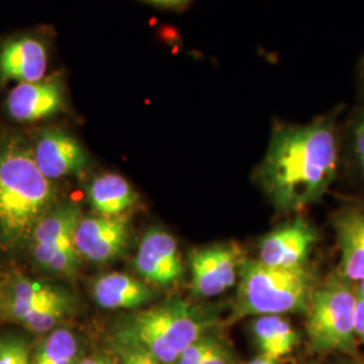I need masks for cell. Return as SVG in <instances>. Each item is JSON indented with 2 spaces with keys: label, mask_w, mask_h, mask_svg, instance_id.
I'll return each instance as SVG.
<instances>
[{
  "label": "cell",
  "mask_w": 364,
  "mask_h": 364,
  "mask_svg": "<svg viewBox=\"0 0 364 364\" xmlns=\"http://www.w3.org/2000/svg\"><path fill=\"white\" fill-rule=\"evenodd\" d=\"M129 219L120 216L81 218L75 232V246L87 259L103 263L115 259L127 246Z\"/></svg>",
  "instance_id": "9"
},
{
  "label": "cell",
  "mask_w": 364,
  "mask_h": 364,
  "mask_svg": "<svg viewBox=\"0 0 364 364\" xmlns=\"http://www.w3.org/2000/svg\"><path fill=\"white\" fill-rule=\"evenodd\" d=\"M120 346L123 348L122 364H164L142 347L126 343H120Z\"/></svg>",
  "instance_id": "25"
},
{
  "label": "cell",
  "mask_w": 364,
  "mask_h": 364,
  "mask_svg": "<svg viewBox=\"0 0 364 364\" xmlns=\"http://www.w3.org/2000/svg\"><path fill=\"white\" fill-rule=\"evenodd\" d=\"M33 254L43 269L61 275L76 273L81 259L75 240L54 246H33Z\"/></svg>",
  "instance_id": "20"
},
{
  "label": "cell",
  "mask_w": 364,
  "mask_h": 364,
  "mask_svg": "<svg viewBox=\"0 0 364 364\" xmlns=\"http://www.w3.org/2000/svg\"><path fill=\"white\" fill-rule=\"evenodd\" d=\"M6 109L11 119L21 123L54 117L65 109L64 84L60 76L16 84L7 95Z\"/></svg>",
  "instance_id": "8"
},
{
  "label": "cell",
  "mask_w": 364,
  "mask_h": 364,
  "mask_svg": "<svg viewBox=\"0 0 364 364\" xmlns=\"http://www.w3.org/2000/svg\"><path fill=\"white\" fill-rule=\"evenodd\" d=\"M351 150L355 164L364 174V112L352 127Z\"/></svg>",
  "instance_id": "24"
},
{
  "label": "cell",
  "mask_w": 364,
  "mask_h": 364,
  "mask_svg": "<svg viewBox=\"0 0 364 364\" xmlns=\"http://www.w3.org/2000/svg\"><path fill=\"white\" fill-rule=\"evenodd\" d=\"M201 364H230V358L228 353L224 351V348L218 343H215V346L207 353Z\"/></svg>",
  "instance_id": "26"
},
{
  "label": "cell",
  "mask_w": 364,
  "mask_h": 364,
  "mask_svg": "<svg viewBox=\"0 0 364 364\" xmlns=\"http://www.w3.org/2000/svg\"><path fill=\"white\" fill-rule=\"evenodd\" d=\"M355 332L356 338L364 343V299H358L356 314H355Z\"/></svg>",
  "instance_id": "27"
},
{
  "label": "cell",
  "mask_w": 364,
  "mask_h": 364,
  "mask_svg": "<svg viewBox=\"0 0 364 364\" xmlns=\"http://www.w3.org/2000/svg\"><path fill=\"white\" fill-rule=\"evenodd\" d=\"M317 239L312 225L304 219H297L260 240L259 260L273 267H302Z\"/></svg>",
  "instance_id": "11"
},
{
  "label": "cell",
  "mask_w": 364,
  "mask_h": 364,
  "mask_svg": "<svg viewBox=\"0 0 364 364\" xmlns=\"http://www.w3.org/2000/svg\"><path fill=\"white\" fill-rule=\"evenodd\" d=\"M149 3H153L159 7H168V9H176V7H181L185 3H188L189 0H146Z\"/></svg>",
  "instance_id": "28"
},
{
  "label": "cell",
  "mask_w": 364,
  "mask_h": 364,
  "mask_svg": "<svg viewBox=\"0 0 364 364\" xmlns=\"http://www.w3.org/2000/svg\"><path fill=\"white\" fill-rule=\"evenodd\" d=\"M55 204L57 188L38 169L31 144L19 134L0 132V248L26 247Z\"/></svg>",
  "instance_id": "2"
},
{
  "label": "cell",
  "mask_w": 364,
  "mask_h": 364,
  "mask_svg": "<svg viewBox=\"0 0 364 364\" xmlns=\"http://www.w3.org/2000/svg\"><path fill=\"white\" fill-rule=\"evenodd\" d=\"M90 203L100 216H120L132 208L138 195L124 177L105 173L93 178L88 189Z\"/></svg>",
  "instance_id": "16"
},
{
  "label": "cell",
  "mask_w": 364,
  "mask_h": 364,
  "mask_svg": "<svg viewBox=\"0 0 364 364\" xmlns=\"http://www.w3.org/2000/svg\"><path fill=\"white\" fill-rule=\"evenodd\" d=\"M247 364H275V362L262 356V358H258V359H255V360H252V362H250V363Z\"/></svg>",
  "instance_id": "30"
},
{
  "label": "cell",
  "mask_w": 364,
  "mask_h": 364,
  "mask_svg": "<svg viewBox=\"0 0 364 364\" xmlns=\"http://www.w3.org/2000/svg\"><path fill=\"white\" fill-rule=\"evenodd\" d=\"M76 364H112V362L105 359L103 356H91V358H85V359L80 360Z\"/></svg>",
  "instance_id": "29"
},
{
  "label": "cell",
  "mask_w": 364,
  "mask_h": 364,
  "mask_svg": "<svg viewBox=\"0 0 364 364\" xmlns=\"http://www.w3.org/2000/svg\"><path fill=\"white\" fill-rule=\"evenodd\" d=\"M242 263V251L235 243L195 250L189 257L193 294L200 299L220 296L234 285Z\"/></svg>",
  "instance_id": "6"
},
{
  "label": "cell",
  "mask_w": 364,
  "mask_h": 364,
  "mask_svg": "<svg viewBox=\"0 0 364 364\" xmlns=\"http://www.w3.org/2000/svg\"><path fill=\"white\" fill-rule=\"evenodd\" d=\"M93 296L105 309H136L153 299L154 291L130 275L112 273L95 282Z\"/></svg>",
  "instance_id": "15"
},
{
  "label": "cell",
  "mask_w": 364,
  "mask_h": 364,
  "mask_svg": "<svg viewBox=\"0 0 364 364\" xmlns=\"http://www.w3.org/2000/svg\"><path fill=\"white\" fill-rule=\"evenodd\" d=\"M72 308V299L69 294L63 296L60 299H53L52 302L43 305L42 308L31 313L28 317L23 320V326L28 331L36 333H43L53 329V326H57Z\"/></svg>",
  "instance_id": "21"
},
{
  "label": "cell",
  "mask_w": 364,
  "mask_h": 364,
  "mask_svg": "<svg viewBox=\"0 0 364 364\" xmlns=\"http://www.w3.org/2000/svg\"><path fill=\"white\" fill-rule=\"evenodd\" d=\"M362 80H363V88H364V64L362 66Z\"/></svg>",
  "instance_id": "32"
},
{
  "label": "cell",
  "mask_w": 364,
  "mask_h": 364,
  "mask_svg": "<svg viewBox=\"0 0 364 364\" xmlns=\"http://www.w3.org/2000/svg\"><path fill=\"white\" fill-rule=\"evenodd\" d=\"M213 346V340L201 338L182 352L176 364H201Z\"/></svg>",
  "instance_id": "23"
},
{
  "label": "cell",
  "mask_w": 364,
  "mask_h": 364,
  "mask_svg": "<svg viewBox=\"0 0 364 364\" xmlns=\"http://www.w3.org/2000/svg\"><path fill=\"white\" fill-rule=\"evenodd\" d=\"M338 165L335 123L321 117L308 124L275 127L257 177L274 207L293 213L323 197L336 177Z\"/></svg>",
  "instance_id": "1"
},
{
  "label": "cell",
  "mask_w": 364,
  "mask_h": 364,
  "mask_svg": "<svg viewBox=\"0 0 364 364\" xmlns=\"http://www.w3.org/2000/svg\"><path fill=\"white\" fill-rule=\"evenodd\" d=\"M252 333L262 356L278 360L297 347L299 333L279 314L259 316L252 324Z\"/></svg>",
  "instance_id": "17"
},
{
  "label": "cell",
  "mask_w": 364,
  "mask_h": 364,
  "mask_svg": "<svg viewBox=\"0 0 364 364\" xmlns=\"http://www.w3.org/2000/svg\"><path fill=\"white\" fill-rule=\"evenodd\" d=\"M210 324V314L204 309L183 299H171L134 314L120 331L119 340L142 347L164 364H176Z\"/></svg>",
  "instance_id": "3"
},
{
  "label": "cell",
  "mask_w": 364,
  "mask_h": 364,
  "mask_svg": "<svg viewBox=\"0 0 364 364\" xmlns=\"http://www.w3.org/2000/svg\"><path fill=\"white\" fill-rule=\"evenodd\" d=\"M358 299L356 287L340 274L314 290L306 312V333L313 351L355 352Z\"/></svg>",
  "instance_id": "5"
},
{
  "label": "cell",
  "mask_w": 364,
  "mask_h": 364,
  "mask_svg": "<svg viewBox=\"0 0 364 364\" xmlns=\"http://www.w3.org/2000/svg\"><path fill=\"white\" fill-rule=\"evenodd\" d=\"M30 347L23 338L7 335L0 338V364H30Z\"/></svg>",
  "instance_id": "22"
},
{
  "label": "cell",
  "mask_w": 364,
  "mask_h": 364,
  "mask_svg": "<svg viewBox=\"0 0 364 364\" xmlns=\"http://www.w3.org/2000/svg\"><path fill=\"white\" fill-rule=\"evenodd\" d=\"M77 353L78 341L75 333L60 328L39 344L30 364H73Z\"/></svg>",
  "instance_id": "19"
},
{
  "label": "cell",
  "mask_w": 364,
  "mask_h": 364,
  "mask_svg": "<svg viewBox=\"0 0 364 364\" xmlns=\"http://www.w3.org/2000/svg\"><path fill=\"white\" fill-rule=\"evenodd\" d=\"M66 294L65 290L60 287L16 275L9 278L0 287V314L23 323L31 313Z\"/></svg>",
  "instance_id": "13"
},
{
  "label": "cell",
  "mask_w": 364,
  "mask_h": 364,
  "mask_svg": "<svg viewBox=\"0 0 364 364\" xmlns=\"http://www.w3.org/2000/svg\"><path fill=\"white\" fill-rule=\"evenodd\" d=\"M81 218V209L76 204H55L36 227L31 240L33 246H54L73 242Z\"/></svg>",
  "instance_id": "18"
},
{
  "label": "cell",
  "mask_w": 364,
  "mask_h": 364,
  "mask_svg": "<svg viewBox=\"0 0 364 364\" xmlns=\"http://www.w3.org/2000/svg\"><path fill=\"white\" fill-rule=\"evenodd\" d=\"M48 48L34 36H18L0 46V82H36L46 76Z\"/></svg>",
  "instance_id": "12"
},
{
  "label": "cell",
  "mask_w": 364,
  "mask_h": 364,
  "mask_svg": "<svg viewBox=\"0 0 364 364\" xmlns=\"http://www.w3.org/2000/svg\"><path fill=\"white\" fill-rule=\"evenodd\" d=\"M314 290L313 275L304 266L287 269L243 260L235 317L306 313Z\"/></svg>",
  "instance_id": "4"
},
{
  "label": "cell",
  "mask_w": 364,
  "mask_h": 364,
  "mask_svg": "<svg viewBox=\"0 0 364 364\" xmlns=\"http://www.w3.org/2000/svg\"><path fill=\"white\" fill-rule=\"evenodd\" d=\"M135 267L144 281L153 285L169 287L178 281L183 264L176 239L162 230H149L138 248Z\"/></svg>",
  "instance_id": "10"
},
{
  "label": "cell",
  "mask_w": 364,
  "mask_h": 364,
  "mask_svg": "<svg viewBox=\"0 0 364 364\" xmlns=\"http://www.w3.org/2000/svg\"><path fill=\"white\" fill-rule=\"evenodd\" d=\"M335 231L341 252L340 275L352 284L364 279V212L346 209L335 218Z\"/></svg>",
  "instance_id": "14"
},
{
  "label": "cell",
  "mask_w": 364,
  "mask_h": 364,
  "mask_svg": "<svg viewBox=\"0 0 364 364\" xmlns=\"http://www.w3.org/2000/svg\"><path fill=\"white\" fill-rule=\"evenodd\" d=\"M356 291H358V296H359V297L364 299V279L362 282H359V284H358Z\"/></svg>",
  "instance_id": "31"
},
{
  "label": "cell",
  "mask_w": 364,
  "mask_h": 364,
  "mask_svg": "<svg viewBox=\"0 0 364 364\" xmlns=\"http://www.w3.org/2000/svg\"><path fill=\"white\" fill-rule=\"evenodd\" d=\"M31 150L41 173L53 182L80 176L90 166L85 149L63 129L41 131Z\"/></svg>",
  "instance_id": "7"
}]
</instances>
